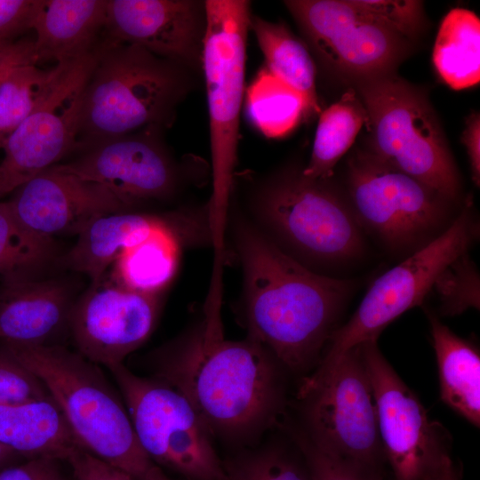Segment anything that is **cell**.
I'll return each mask as SVG.
<instances>
[{
    "mask_svg": "<svg viewBox=\"0 0 480 480\" xmlns=\"http://www.w3.org/2000/svg\"><path fill=\"white\" fill-rule=\"evenodd\" d=\"M222 289V282L211 281L197 318L150 355V368L190 402L215 441L235 451L256 445L277 428L284 417L287 371L249 337H225Z\"/></svg>",
    "mask_w": 480,
    "mask_h": 480,
    "instance_id": "6da1fadb",
    "label": "cell"
},
{
    "mask_svg": "<svg viewBox=\"0 0 480 480\" xmlns=\"http://www.w3.org/2000/svg\"><path fill=\"white\" fill-rule=\"evenodd\" d=\"M227 240L242 268L236 313L246 337L264 346L287 372H310L336 329L353 284L287 255L232 204Z\"/></svg>",
    "mask_w": 480,
    "mask_h": 480,
    "instance_id": "7a4b0ae2",
    "label": "cell"
},
{
    "mask_svg": "<svg viewBox=\"0 0 480 480\" xmlns=\"http://www.w3.org/2000/svg\"><path fill=\"white\" fill-rule=\"evenodd\" d=\"M297 162L266 172L236 171L230 204L266 238L307 268L356 260L364 234L342 189L309 179Z\"/></svg>",
    "mask_w": 480,
    "mask_h": 480,
    "instance_id": "3957f363",
    "label": "cell"
},
{
    "mask_svg": "<svg viewBox=\"0 0 480 480\" xmlns=\"http://www.w3.org/2000/svg\"><path fill=\"white\" fill-rule=\"evenodd\" d=\"M200 76L132 44L100 41L84 93L77 148L168 129Z\"/></svg>",
    "mask_w": 480,
    "mask_h": 480,
    "instance_id": "277c9868",
    "label": "cell"
},
{
    "mask_svg": "<svg viewBox=\"0 0 480 480\" xmlns=\"http://www.w3.org/2000/svg\"><path fill=\"white\" fill-rule=\"evenodd\" d=\"M44 385L84 450L144 480H170L142 450L120 393L99 366L57 345L3 342Z\"/></svg>",
    "mask_w": 480,
    "mask_h": 480,
    "instance_id": "5b68a950",
    "label": "cell"
},
{
    "mask_svg": "<svg viewBox=\"0 0 480 480\" xmlns=\"http://www.w3.org/2000/svg\"><path fill=\"white\" fill-rule=\"evenodd\" d=\"M207 28L204 42V78L210 128L212 192L207 200L214 256L228 249L230 199L236 172L247 39L252 16L246 0H205Z\"/></svg>",
    "mask_w": 480,
    "mask_h": 480,
    "instance_id": "8992f818",
    "label": "cell"
},
{
    "mask_svg": "<svg viewBox=\"0 0 480 480\" xmlns=\"http://www.w3.org/2000/svg\"><path fill=\"white\" fill-rule=\"evenodd\" d=\"M367 114V152L458 204L460 174L426 92L396 72L352 86Z\"/></svg>",
    "mask_w": 480,
    "mask_h": 480,
    "instance_id": "52a82bcc",
    "label": "cell"
},
{
    "mask_svg": "<svg viewBox=\"0 0 480 480\" xmlns=\"http://www.w3.org/2000/svg\"><path fill=\"white\" fill-rule=\"evenodd\" d=\"M342 189L362 230L393 252L420 249L458 214L457 203L365 149L348 157Z\"/></svg>",
    "mask_w": 480,
    "mask_h": 480,
    "instance_id": "ba28073f",
    "label": "cell"
},
{
    "mask_svg": "<svg viewBox=\"0 0 480 480\" xmlns=\"http://www.w3.org/2000/svg\"><path fill=\"white\" fill-rule=\"evenodd\" d=\"M295 400L299 427L321 451L351 465L378 471L384 457L372 387L359 347L300 379Z\"/></svg>",
    "mask_w": 480,
    "mask_h": 480,
    "instance_id": "9c48e42d",
    "label": "cell"
},
{
    "mask_svg": "<svg viewBox=\"0 0 480 480\" xmlns=\"http://www.w3.org/2000/svg\"><path fill=\"white\" fill-rule=\"evenodd\" d=\"M162 132L148 128L97 141L72 161L53 166L105 187L132 212H144L142 206L175 201L211 180L208 163L193 154L176 158Z\"/></svg>",
    "mask_w": 480,
    "mask_h": 480,
    "instance_id": "30bf717a",
    "label": "cell"
},
{
    "mask_svg": "<svg viewBox=\"0 0 480 480\" xmlns=\"http://www.w3.org/2000/svg\"><path fill=\"white\" fill-rule=\"evenodd\" d=\"M148 458L185 480H227L215 440L190 402L155 376L142 377L124 364L108 368Z\"/></svg>",
    "mask_w": 480,
    "mask_h": 480,
    "instance_id": "8fae6325",
    "label": "cell"
},
{
    "mask_svg": "<svg viewBox=\"0 0 480 480\" xmlns=\"http://www.w3.org/2000/svg\"><path fill=\"white\" fill-rule=\"evenodd\" d=\"M479 236V224L467 199L451 225L436 239L379 276L350 319L332 333L317 366L326 367L359 344L377 340L391 322L422 303L443 270Z\"/></svg>",
    "mask_w": 480,
    "mask_h": 480,
    "instance_id": "7c38bea8",
    "label": "cell"
},
{
    "mask_svg": "<svg viewBox=\"0 0 480 480\" xmlns=\"http://www.w3.org/2000/svg\"><path fill=\"white\" fill-rule=\"evenodd\" d=\"M284 4L315 64L353 84L396 72L412 49V42L351 0H288Z\"/></svg>",
    "mask_w": 480,
    "mask_h": 480,
    "instance_id": "4fadbf2b",
    "label": "cell"
},
{
    "mask_svg": "<svg viewBox=\"0 0 480 480\" xmlns=\"http://www.w3.org/2000/svg\"><path fill=\"white\" fill-rule=\"evenodd\" d=\"M93 63L94 52L71 60L50 94L7 139L0 162V199L77 148Z\"/></svg>",
    "mask_w": 480,
    "mask_h": 480,
    "instance_id": "5bb4252c",
    "label": "cell"
},
{
    "mask_svg": "<svg viewBox=\"0 0 480 480\" xmlns=\"http://www.w3.org/2000/svg\"><path fill=\"white\" fill-rule=\"evenodd\" d=\"M372 387L384 456L395 480H422L447 452L441 427L380 351L377 340L358 345Z\"/></svg>",
    "mask_w": 480,
    "mask_h": 480,
    "instance_id": "9a60e30c",
    "label": "cell"
},
{
    "mask_svg": "<svg viewBox=\"0 0 480 480\" xmlns=\"http://www.w3.org/2000/svg\"><path fill=\"white\" fill-rule=\"evenodd\" d=\"M160 295L131 291L106 275L71 308L68 328L78 353L107 368L122 364L153 332Z\"/></svg>",
    "mask_w": 480,
    "mask_h": 480,
    "instance_id": "2e32d148",
    "label": "cell"
},
{
    "mask_svg": "<svg viewBox=\"0 0 480 480\" xmlns=\"http://www.w3.org/2000/svg\"><path fill=\"white\" fill-rule=\"evenodd\" d=\"M163 230L176 234L186 248H212V221L205 202L160 212H126L99 217L77 235L76 244L60 261L94 283L106 275L124 250Z\"/></svg>",
    "mask_w": 480,
    "mask_h": 480,
    "instance_id": "e0dca14e",
    "label": "cell"
},
{
    "mask_svg": "<svg viewBox=\"0 0 480 480\" xmlns=\"http://www.w3.org/2000/svg\"><path fill=\"white\" fill-rule=\"evenodd\" d=\"M205 0H108L106 38L138 45L202 76Z\"/></svg>",
    "mask_w": 480,
    "mask_h": 480,
    "instance_id": "ac0fdd59",
    "label": "cell"
},
{
    "mask_svg": "<svg viewBox=\"0 0 480 480\" xmlns=\"http://www.w3.org/2000/svg\"><path fill=\"white\" fill-rule=\"evenodd\" d=\"M9 203L26 228L49 239L78 235L92 221L107 214L132 212L105 187L54 166L19 187Z\"/></svg>",
    "mask_w": 480,
    "mask_h": 480,
    "instance_id": "d6986e66",
    "label": "cell"
},
{
    "mask_svg": "<svg viewBox=\"0 0 480 480\" xmlns=\"http://www.w3.org/2000/svg\"><path fill=\"white\" fill-rule=\"evenodd\" d=\"M74 302L65 283L22 276L2 279L0 340L46 345L65 327Z\"/></svg>",
    "mask_w": 480,
    "mask_h": 480,
    "instance_id": "ffe728a7",
    "label": "cell"
},
{
    "mask_svg": "<svg viewBox=\"0 0 480 480\" xmlns=\"http://www.w3.org/2000/svg\"><path fill=\"white\" fill-rule=\"evenodd\" d=\"M107 12L108 0H43L32 27L39 61L57 64L94 52Z\"/></svg>",
    "mask_w": 480,
    "mask_h": 480,
    "instance_id": "44dd1931",
    "label": "cell"
},
{
    "mask_svg": "<svg viewBox=\"0 0 480 480\" xmlns=\"http://www.w3.org/2000/svg\"><path fill=\"white\" fill-rule=\"evenodd\" d=\"M0 442L28 459L67 460L82 448L52 397L0 405Z\"/></svg>",
    "mask_w": 480,
    "mask_h": 480,
    "instance_id": "7402d4cb",
    "label": "cell"
},
{
    "mask_svg": "<svg viewBox=\"0 0 480 480\" xmlns=\"http://www.w3.org/2000/svg\"><path fill=\"white\" fill-rule=\"evenodd\" d=\"M440 385V397L472 425H480V356L469 341L460 338L438 316L427 311Z\"/></svg>",
    "mask_w": 480,
    "mask_h": 480,
    "instance_id": "603a6c76",
    "label": "cell"
},
{
    "mask_svg": "<svg viewBox=\"0 0 480 480\" xmlns=\"http://www.w3.org/2000/svg\"><path fill=\"white\" fill-rule=\"evenodd\" d=\"M253 32L264 56L267 71L295 91L304 103V117L320 112L316 92V67L304 43L283 22H274L252 14Z\"/></svg>",
    "mask_w": 480,
    "mask_h": 480,
    "instance_id": "cb8c5ba5",
    "label": "cell"
},
{
    "mask_svg": "<svg viewBox=\"0 0 480 480\" xmlns=\"http://www.w3.org/2000/svg\"><path fill=\"white\" fill-rule=\"evenodd\" d=\"M185 248L173 232H156L124 250L112 265L111 277L131 291L161 295L175 276Z\"/></svg>",
    "mask_w": 480,
    "mask_h": 480,
    "instance_id": "d4e9b609",
    "label": "cell"
},
{
    "mask_svg": "<svg viewBox=\"0 0 480 480\" xmlns=\"http://www.w3.org/2000/svg\"><path fill=\"white\" fill-rule=\"evenodd\" d=\"M441 79L454 90L480 80V20L472 11L455 8L443 19L433 49Z\"/></svg>",
    "mask_w": 480,
    "mask_h": 480,
    "instance_id": "484cf974",
    "label": "cell"
},
{
    "mask_svg": "<svg viewBox=\"0 0 480 480\" xmlns=\"http://www.w3.org/2000/svg\"><path fill=\"white\" fill-rule=\"evenodd\" d=\"M366 110L353 87L321 112L308 162L302 172L309 179H330L364 124Z\"/></svg>",
    "mask_w": 480,
    "mask_h": 480,
    "instance_id": "4316f807",
    "label": "cell"
},
{
    "mask_svg": "<svg viewBox=\"0 0 480 480\" xmlns=\"http://www.w3.org/2000/svg\"><path fill=\"white\" fill-rule=\"evenodd\" d=\"M70 61L55 63L48 69L41 68L37 64L20 67L0 86V149L50 94Z\"/></svg>",
    "mask_w": 480,
    "mask_h": 480,
    "instance_id": "83f0119b",
    "label": "cell"
},
{
    "mask_svg": "<svg viewBox=\"0 0 480 480\" xmlns=\"http://www.w3.org/2000/svg\"><path fill=\"white\" fill-rule=\"evenodd\" d=\"M54 254L53 239L29 231L17 219L9 201H0L1 279L34 276Z\"/></svg>",
    "mask_w": 480,
    "mask_h": 480,
    "instance_id": "f1b7e54d",
    "label": "cell"
},
{
    "mask_svg": "<svg viewBox=\"0 0 480 480\" xmlns=\"http://www.w3.org/2000/svg\"><path fill=\"white\" fill-rule=\"evenodd\" d=\"M222 460L227 480H310L304 462L268 436L256 445L230 451Z\"/></svg>",
    "mask_w": 480,
    "mask_h": 480,
    "instance_id": "f546056e",
    "label": "cell"
},
{
    "mask_svg": "<svg viewBox=\"0 0 480 480\" xmlns=\"http://www.w3.org/2000/svg\"><path fill=\"white\" fill-rule=\"evenodd\" d=\"M256 82L249 100L253 123L269 137L290 132L304 117L301 97L268 71Z\"/></svg>",
    "mask_w": 480,
    "mask_h": 480,
    "instance_id": "4dcf8cb0",
    "label": "cell"
},
{
    "mask_svg": "<svg viewBox=\"0 0 480 480\" xmlns=\"http://www.w3.org/2000/svg\"><path fill=\"white\" fill-rule=\"evenodd\" d=\"M440 301V313L454 316L468 308L479 309L480 281L468 252L451 262L434 283Z\"/></svg>",
    "mask_w": 480,
    "mask_h": 480,
    "instance_id": "1f68e13d",
    "label": "cell"
},
{
    "mask_svg": "<svg viewBox=\"0 0 480 480\" xmlns=\"http://www.w3.org/2000/svg\"><path fill=\"white\" fill-rule=\"evenodd\" d=\"M299 451L310 480H382L379 472L367 470L318 449L301 429L284 420L280 427Z\"/></svg>",
    "mask_w": 480,
    "mask_h": 480,
    "instance_id": "d6a6232c",
    "label": "cell"
},
{
    "mask_svg": "<svg viewBox=\"0 0 480 480\" xmlns=\"http://www.w3.org/2000/svg\"><path fill=\"white\" fill-rule=\"evenodd\" d=\"M386 27L412 43L427 25L423 4L416 0H351Z\"/></svg>",
    "mask_w": 480,
    "mask_h": 480,
    "instance_id": "836d02e7",
    "label": "cell"
},
{
    "mask_svg": "<svg viewBox=\"0 0 480 480\" xmlns=\"http://www.w3.org/2000/svg\"><path fill=\"white\" fill-rule=\"evenodd\" d=\"M51 397L42 381L4 348L0 350V405Z\"/></svg>",
    "mask_w": 480,
    "mask_h": 480,
    "instance_id": "e575fe53",
    "label": "cell"
},
{
    "mask_svg": "<svg viewBox=\"0 0 480 480\" xmlns=\"http://www.w3.org/2000/svg\"><path fill=\"white\" fill-rule=\"evenodd\" d=\"M43 0H0V42H13L32 29Z\"/></svg>",
    "mask_w": 480,
    "mask_h": 480,
    "instance_id": "d590c367",
    "label": "cell"
},
{
    "mask_svg": "<svg viewBox=\"0 0 480 480\" xmlns=\"http://www.w3.org/2000/svg\"><path fill=\"white\" fill-rule=\"evenodd\" d=\"M66 460L38 457L18 466L0 469V480H76L71 469L68 474L62 465Z\"/></svg>",
    "mask_w": 480,
    "mask_h": 480,
    "instance_id": "8d00e7d4",
    "label": "cell"
},
{
    "mask_svg": "<svg viewBox=\"0 0 480 480\" xmlns=\"http://www.w3.org/2000/svg\"><path fill=\"white\" fill-rule=\"evenodd\" d=\"M66 461L76 480H144L104 462L82 448L75 451Z\"/></svg>",
    "mask_w": 480,
    "mask_h": 480,
    "instance_id": "74e56055",
    "label": "cell"
},
{
    "mask_svg": "<svg viewBox=\"0 0 480 480\" xmlns=\"http://www.w3.org/2000/svg\"><path fill=\"white\" fill-rule=\"evenodd\" d=\"M38 62L34 39L12 42L0 56V86L17 68Z\"/></svg>",
    "mask_w": 480,
    "mask_h": 480,
    "instance_id": "f35d334b",
    "label": "cell"
},
{
    "mask_svg": "<svg viewBox=\"0 0 480 480\" xmlns=\"http://www.w3.org/2000/svg\"><path fill=\"white\" fill-rule=\"evenodd\" d=\"M461 141L470 164L471 177L476 187L480 184V116L473 112L466 120Z\"/></svg>",
    "mask_w": 480,
    "mask_h": 480,
    "instance_id": "ab89813d",
    "label": "cell"
},
{
    "mask_svg": "<svg viewBox=\"0 0 480 480\" xmlns=\"http://www.w3.org/2000/svg\"><path fill=\"white\" fill-rule=\"evenodd\" d=\"M422 480H459L453 462L447 452L429 468Z\"/></svg>",
    "mask_w": 480,
    "mask_h": 480,
    "instance_id": "60d3db41",
    "label": "cell"
},
{
    "mask_svg": "<svg viewBox=\"0 0 480 480\" xmlns=\"http://www.w3.org/2000/svg\"><path fill=\"white\" fill-rule=\"evenodd\" d=\"M14 454L16 453L13 451H12L0 442V469H2L4 464L8 461Z\"/></svg>",
    "mask_w": 480,
    "mask_h": 480,
    "instance_id": "b9f144b4",
    "label": "cell"
},
{
    "mask_svg": "<svg viewBox=\"0 0 480 480\" xmlns=\"http://www.w3.org/2000/svg\"><path fill=\"white\" fill-rule=\"evenodd\" d=\"M14 42V41H13ZM12 42L9 43V42H0V56L4 52V51L8 48V46L12 44Z\"/></svg>",
    "mask_w": 480,
    "mask_h": 480,
    "instance_id": "7bdbcfd3",
    "label": "cell"
}]
</instances>
